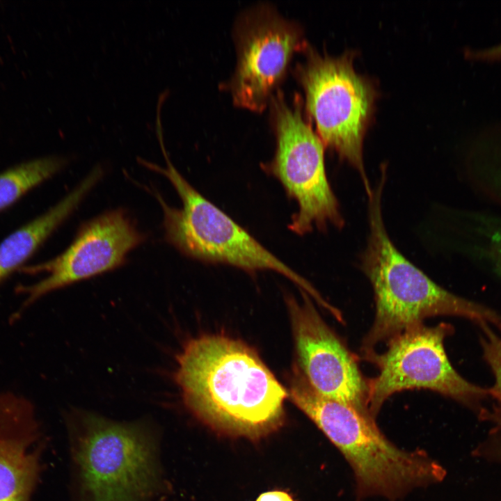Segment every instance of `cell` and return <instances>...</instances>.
<instances>
[{
    "label": "cell",
    "mask_w": 501,
    "mask_h": 501,
    "mask_svg": "<svg viewBox=\"0 0 501 501\" xmlns=\"http://www.w3.org/2000/svg\"><path fill=\"white\" fill-rule=\"evenodd\" d=\"M186 407L212 429L257 438L278 429L288 391L258 353L222 334L186 340L173 375Z\"/></svg>",
    "instance_id": "6da1fadb"
},
{
    "label": "cell",
    "mask_w": 501,
    "mask_h": 501,
    "mask_svg": "<svg viewBox=\"0 0 501 501\" xmlns=\"http://www.w3.org/2000/svg\"><path fill=\"white\" fill-rule=\"evenodd\" d=\"M386 178L380 176L367 195L369 234L360 267L372 287L375 316L363 340L362 354L435 316H455L501 330V316L479 303L445 289L408 260L390 239L382 214Z\"/></svg>",
    "instance_id": "7a4b0ae2"
},
{
    "label": "cell",
    "mask_w": 501,
    "mask_h": 501,
    "mask_svg": "<svg viewBox=\"0 0 501 501\" xmlns=\"http://www.w3.org/2000/svg\"><path fill=\"white\" fill-rule=\"evenodd\" d=\"M288 394L349 462L358 498L382 495L394 501L445 477V469L424 451L398 448L381 432L374 419L317 393L297 367Z\"/></svg>",
    "instance_id": "3957f363"
},
{
    "label": "cell",
    "mask_w": 501,
    "mask_h": 501,
    "mask_svg": "<svg viewBox=\"0 0 501 501\" xmlns=\"http://www.w3.org/2000/svg\"><path fill=\"white\" fill-rule=\"evenodd\" d=\"M77 501H149L163 487L159 436L149 422L67 416Z\"/></svg>",
    "instance_id": "277c9868"
},
{
    "label": "cell",
    "mask_w": 501,
    "mask_h": 501,
    "mask_svg": "<svg viewBox=\"0 0 501 501\" xmlns=\"http://www.w3.org/2000/svg\"><path fill=\"white\" fill-rule=\"evenodd\" d=\"M160 146L165 166L142 159L138 161L165 176L181 199V208L172 207L159 193L152 191L163 210L165 237L169 244L186 256L201 262L227 264L248 272L275 271L316 301L321 298L304 278L195 189L172 164L164 144Z\"/></svg>",
    "instance_id": "5b68a950"
},
{
    "label": "cell",
    "mask_w": 501,
    "mask_h": 501,
    "mask_svg": "<svg viewBox=\"0 0 501 501\" xmlns=\"http://www.w3.org/2000/svg\"><path fill=\"white\" fill-rule=\"evenodd\" d=\"M306 59L296 67L306 109L324 145L357 170L367 196L372 187L363 154V138L375 97L372 83L356 72L351 51L322 55L305 45Z\"/></svg>",
    "instance_id": "8992f818"
},
{
    "label": "cell",
    "mask_w": 501,
    "mask_h": 501,
    "mask_svg": "<svg viewBox=\"0 0 501 501\" xmlns=\"http://www.w3.org/2000/svg\"><path fill=\"white\" fill-rule=\"evenodd\" d=\"M296 100L289 104L278 91L271 97L276 148L262 168L297 203L288 225L292 232L303 235L329 225L342 228L344 221L326 175L325 145L303 117L301 102Z\"/></svg>",
    "instance_id": "52a82bcc"
},
{
    "label": "cell",
    "mask_w": 501,
    "mask_h": 501,
    "mask_svg": "<svg viewBox=\"0 0 501 501\" xmlns=\"http://www.w3.org/2000/svg\"><path fill=\"white\" fill-rule=\"evenodd\" d=\"M452 331L448 324L432 327L422 324L390 338L385 351L362 354L378 369V374L367 379L368 408L373 418L393 394L413 389L432 390L479 408L490 395L488 389L468 381L452 365L444 341Z\"/></svg>",
    "instance_id": "ba28073f"
},
{
    "label": "cell",
    "mask_w": 501,
    "mask_h": 501,
    "mask_svg": "<svg viewBox=\"0 0 501 501\" xmlns=\"http://www.w3.org/2000/svg\"><path fill=\"white\" fill-rule=\"evenodd\" d=\"M145 240V234L122 209L104 212L84 223L61 255L20 270L29 274L45 272L46 276L35 283L17 287V293L24 299L11 319L17 320L49 293L122 266L128 254Z\"/></svg>",
    "instance_id": "9c48e42d"
},
{
    "label": "cell",
    "mask_w": 501,
    "mask_h": 501,
    "mask_svg": "<svg viewBox=\"0 0 501 501\" xmlns=\"http://www.w3.org/2000/svg\"><path fill=\"white\" fill-rule=\"evenodd\" d=\"M236 35L237 63L228 87L237 105L261 111L284 77L293 53L306 43L297 24L267 6L246 12Z\"/></svg>",
    "instance_id": "30bf717a"
},
{
    "label": "cell",
    "mask_w": 501,
    "mask_h": 501,
    "mask_svg": "<svg viewBox=\"0 0 501 501\" xmlns=\"http://www.w3.org/2000/svg\"><path fill=\"white\" fill-rule=\"evenodd\" d=\"M302 294L301 303L289 301L300 371L319 395L373 418L368 408L367 379L360 370L356 357L324 321L308 294Z\"/></svg>",
    "instance_id": "8fae6325"
},
{
    "label": "cell",
    "mask_w": 501,
    "mask_h": 501,
    "mask_svg": "<svg viewBox=\"0 0 501 501\" xmlns=\"http://www.w3.org/2000/svg\"><path fill=\"white\" fill-rule=\"evenodd\" d=\"M40 434L32 401L0 390V501H30L40 469Z\"/></svg>",
    "instance_id": "7c38bea8"
},
{
    "label": "cell",
    "mask_w": 501,
    "mask_h": 501,
    "mask_svg": "<svg viewBox=\"0 0 501 501\" xmlns=\"http://www.w3.org/2000/svg\"><path fill=\"white\" fill-rule=\"evenodd\" d=\"M102 175L100 166L93 168L61 200L0 243V285L24 267L25 262L77 209Z\"/></svg>",
    "instance_id": "4fadbf2b"
},
{
    "label": "cell",
    "mask_w": 501,
    "mask_h": 501,
    "mask_svg": "<svg viewBox=\"0 0 501 501\" xmlns=\"http://www.w3.org/2000/svg\"><path fill=\"white\" fill-rule=\"evenodd\" d=\"M66 162L67 159L60 156L42 157L0 173V212L56 175Z\"/></svg>",
    "instance_id": "5bb4252c"
},
{
    "label": "cell",
    "mask_w": 501,
    "mask_h": 501,
    "mask_svg": "<svg viewBox=\"0 0 501 501\" xmlns=\"http://www.w3.org/2000/svg\"><path fill=\"white\" fill-rule=\"evenodd\" d=\"M479 325L483 356L494 376V383L488 389L489 395L501 404V330L495 331L491 324L486 323Z\"/></svg>",
    "instance_id": "9a60e30c"
},
{
    "label": "cell",
    "mask_w": 501,
    "mask_h": 501,
    "mask_svg": "<svg viewBox=\"0 0 501 501\" xmlns=\"http://www.w3.org/2000/svg\"><path fill=\"white\" fill-rule=\"evenodd\" d=\"M489 255L494 264L495 271L501 276V231L494 232L491 236Z\"/></svg>",
    "instance_id": "2e32d148"
},
{
    "label": "cell",
    "mask_w": 501,
    "mask_h": 501,
    "mask_svg": "<svg viewBox=\"0 0 501 501\" xmlns=\"http://www.w3.org/2000/svg\"><path fill=\"white\" fill-rule=\"evenodd\" d=\"M474 60L479 61H495L501 59V43L491 47L482 49L474 50L469 54Z\"/></svg>",
    "instance_id": "e0dca14e"
},
{
    "label": "cell",
    "mask_w": 501,
    "mask_h": 501,
    "mask_svg": "<svg viewBox=\"0 0 501 501\" xmlns=\"http://www.w3.org/2000/svg\"><path fill=\"white\" fill-rule=\"evenodd\" d=\"M480 417L489 420L501 430V404L498 403L490 410L484 408L480 413Z\"/></svg>",
    "instance_id": "ac0fdd59"
},
{
    "label": "cell",
    "mask_w": 501,
    "mask_h": 501,
    "mask_svg": "<svg viewBox=\"0 0 501 501\" xmlns=\"http://www.w3.org/2000/svg\"><path fill=\"white\" fill-rule=\"evenodd\" d=\"M256 501H294L285 491H273L262 493Z\"/></svg>",
    "instance_id": "d6986e66"
}]
</instances>
